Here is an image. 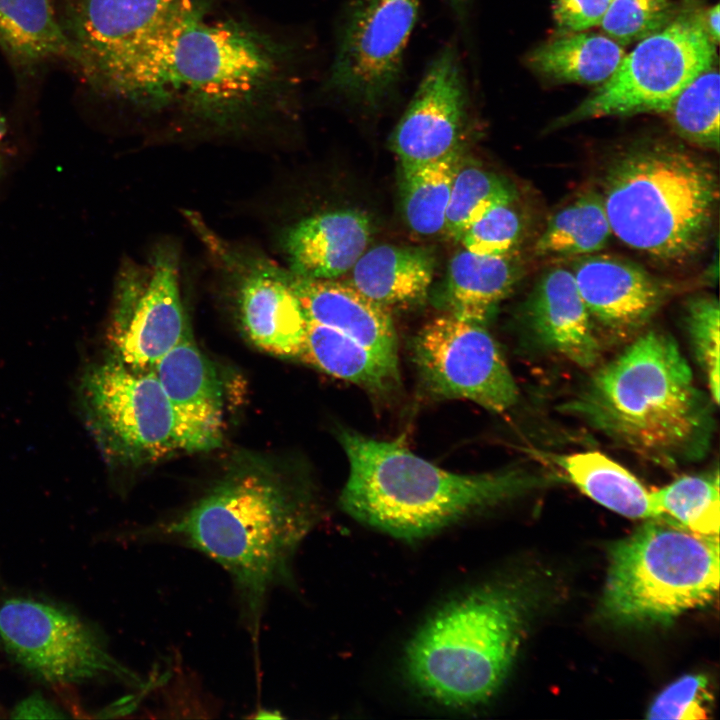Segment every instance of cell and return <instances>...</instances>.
<instances>
[{
	"label": "cell",
	"instance_id": "6da1fadb",
	"mask_svg": "<svg viewBox=\"0 0 720 720\" xmlns=\"http://www.w3.org/2000/svg\"><path fill=\"white\" fill-rule=\"evenodd\" d=\"M318 515L307 487L251 467L229 473L173 517L130 537L189 548L222 567L256 645L267 601L274 590L294 585L296 552Z\"/></svg>",
	"mask_w": 720,
	"mask_h": 720
},
{
	"label": "cell",
	"instance_id": "7a4b0ae2",
	"mask_svg": "<svg viewBox=\"0 0 720 720\" xmlns=\"http://www.w3.org/2000/svg\"><path fill=\"white\" fill-rule=\"evenodd\" d=\"M713 404L696 386L676 340L649 330L601 366L560 410L655 464L675 467L708 453Z\"/></svg>",
	"mask_w": 720,
	"mask_h": 720
},
{
	"label": "cell",
	"instance_id": "3957f363",
	"mask_svg": "<svg viewBox=\"0 0 720 720\" xmlns=\"http://www.w3.org/2000/svg\"><path fill=\"white\" fill-rule=\"evenodd\" d=\"M338 439L349 462L341 507L405 540L431 535L551 480L520 467L454 473L414 454L401 438L377 440L342 428Z\"/></svg>",
	"mask_w": 720,
	"mask_h": 720
},
{
	"label": "cell",
	"instance_id": "277c9868",
	"mask_svg": "<svg viewBox=\"0 0 720 720\" xmlns=\"http://www.w3.org/2000/svg\"><path fill=\"white\" fill-rule=\"evenodd\" d=\"M295 47L234 19L206 20L201 9L168 55L153 109L170 104L225 126L289 101L298 88Z\"/></svg>",
	"mask_w": 720,
	"mask_h": 720
},
{
	"label": "cell",
	"instance_id": "5b68a950",
	"mask_svg": "<svg viewBox=\"0 0 720 720\" xmlns=\"http://www.w3.org/2000/svg\"><path fill=\"white\" fill-rule=\"evenodd\" d=\"M600 193L612 234L654 260L688 262L712 236L717 172L680 144L651 140L622 151L609 163Z\"/></svg>",
	"mask_w": 720,
	"mask_h": 720
},
{
	"label": "cell",
	"instance_id": "8992f818",
	"mask_svg": "<svg viewBox=\"0 0 720 720\" xmlns=\"http://www.w3.org/2000/svg\"><path fill=\"white\" fill-rule=\"evenodd\" d=\"M527 614L518 584L476 587L438 609L410 640L404 668L425 697L451 708L489 700L516 657Z\"/></svg>",
	"mask_w": 720,
	"mask_h": 720
},
{
	"label": "cell",
	"instance_id": "52a82bcc",
	"mask_svg": "<svg viewBox=\"0 0 720 720\" xmlns=\"http://www.w3.org/2000/svg\"><path fill=\"white\" fill-rule=\"evenodd\" d=\"M74 71L97 93L150 108L194 0H56Z\"/></svg>",
	"mask_w": 720,
	"mask_h": 720
},
{
	"label": "cell",
	"instance_id": "ba28073f",
	"mask_svg": "<svg viewBox=\"0 0 720 720\" xmlns=\"http://www.w3.org/2000/svg\"><path fill=\"white\" fill-rule=\"evenodd\" d=\"M646 520L610 550L602 608L620 624H668L718 592L719 537Z\"/></svg>",
	"mask_w": 720,
	"mask_h": 720
},
{
	"label": "cell",
	"instance_id": "9c48e42d",
	"mask_svg": "<svg viewBox=\"0 0 720 720\" xmlns=\"http://www.w3.org/2000/svg\"><path fill=\"white\" fill-rule=\"evenodd\" d=\"M80 399L89 430L114 464H149L209 451L222 442V429L173 404L152 369L137 370L113 356L86 370Z\"/></svg>",
	"mask_w": 720,
	"mask_h": 720
},
{
	"label": "cell",
	"instance_id": "30bf717a",
	"mask_svg": "<svg viewBox=\"0 0 720 720\" xmlns=\"http://www.w3.org/2000/svg\"><path fill=\"white\" fill-rule=\"evenodd\" d=\"M699 11L679 9L663 29L637 42L606 81L548 130L603 117L666 113L681 91L717 59Z\"/></svg>",
	"mask_w": 720,
	"mask_h": 720
},
{
	"label": "cell",
	"instance_id": "8fae6325",
	"mask_svg": "<svg viewBox=\"0 0 720 720\" xmlns=\"http://www.w3.org/2000/svg\"><path fill=\"white\" fill-rule=\"evenodd\" d=\"M419 9L420 0H352L338 27L325 88L371 110L393 100Z\"/></svg>",
	"mask_w": 720,
	"mask_h": 720
},
{
	"label": "cell",
	"instance_id": "7c38bea8",
	"mask_svg": "<svg viewBox=\"0 0 720 720\" xmlns=\"http://www.w3.org/2000/svg\"><path fill=\"white\" fill-rule=\"evenodd\" d=\"M0 642L15 661L51 684L112 677L143 681L117 661L85 623L52 604L25 597L0 601Z\"/></svg>",
	"mask_w": 720,
	"mask_h": 720
},
{
	"label": "cell",
	"instance_id": "4fadbf2b",
	"mask_svg": "<svg viewBox=\"0 0 720 720\" xmlns=\"http://www.w3.org/2000/svg\"><path fill=\"white\" fill-rule=\"evenodd\" d=\"M412 353L422 386L435 398L466 399L495 413L518 400L513 375L484 324L438 316L418 332Z\"/></svg>",
	"mask_w": 720,
	"mask_h": 720
},
{
	"label": "cell",
	"instance_id": "5bb4252c",
	"mask_svg": "<svg viewBox=\"0 0 720 720\" xmlns=\"http://www.w3.org/2000/svg\"><path fill=\"white\" fill-rule=\"evenodd\" d=\"M179 280V256L169 243L158 245L144 264H130L122 272L108 330L114 358L151 370L193 336Z\"/></svg>",
	"mask_w": 720,
	"mask_h": 720
},
{
	"label": "cell",
	"instance_id": "9a60e30c",
	"mask_svg": "<svg viewBox=\"0 0 720 720\" xmlns=\"http://www.w3.org/2000/svg\"><path fill=\"white\" fill-rule=\"evenodd\" d=\"M189 218L227 272L249 341L277 357L299 360L308 320L293 288L292 273L217 237L193 213Z\"/></svg>",
	"mask_w": 720,
	"mask_h": 720
},
{
	"label": "cell",
	"instance_id": "2e32d148",
	"mask_svg": "<svg viewBox=\"0 0 720 720\" xmlns=\"http://www.w3.org/2000/svg\"><path fill=\"white\" fill-rule=\"evenodd\" d=\"M468 88L457 47L444 46L427 65L392 133L401 167L437 160L460 146L468 122Z\"/></svg>",
	"mask_w": 720,
	"mask_h": 720
},
{
	"label": "cell",
	"instance_id": "e0dca14e",
	"mask_svg": "<svg viewBox=\"0 0 720 720\" xmlns=\"http://www.w3.org/2000/svg\"><path fill=\"white\" fill-rule=\"evenodd\" d=\"M572 273L597 333L616 340L637 334L668 296L663 281L618 257H585Z\"/></svg>",
	"mask_w": 720,
	"mask_h": 720
},
{
	"label": "cell",
	"instance_id": "ac0fdd59",
	"mask_svg": "<svg viewBox=\"0 0 720 720\" xmlns=\"http://www.w3.org/2000/svg\"><path fill=\"white\" fill-rule=\"evenodd\" d=\"M371 224L359 210L327 211L302 219L282 239L289 271L306 279H336L366 251Z\"/></svg>",
	"mask_w": 720,
	"mask_h": 720
},
{
	"label": "cell",
	"instance_id": "d6986e66",
	"mask_svg": "<svg viewBox=\"0 0 720 720\" xmlns=\"http://www.w3.org/2000/svg\"><path fill=\"white\" fill-rule=\"evenodd\" d=\"M528 319L547 349L582 368L598 362V333L572 271L556 267L541 276L529 300Z\"/></svg>",
	"mask_w": 720,
	"mask_h": 720
},
{
	"label": "cell",
	"instance_id": "ffe728a7",
	"mask_svg": "<svg viewBox=\"0 0 720 720\" xmlns=\"http://www.w3.org/2000/svg\"><path fill=\"white\" fill-rule=\"evenodd\" d=\"M307 320L335 329L389 360L398 362V342L386 308L348 282L306 279L292 273Z\"/></svg>",
	"mask_w": 720,
	"mask_h": 720
},
{
	"label": "cell",
	"instance_id": "44dd1931",
	"mask_svg": "<svg viewBox=\"0 0 720 720\" xmlns=\"http://www.w3.org/2000/svg\"><path fill=\"white\" fill-rule=\"evenodd\" d=\"M0 50L23 76L51 62L75 68L56 0H0Z\"/></svg>",
	"mask_w": 720,
	"mask_h": 720
},
{
	"label": "cell",
	"instance_id": "7402d4cb",
	"mask_svg": "<svg viewBox=\"0 0 720 720\" xmlns=\"http://www.w3.org/2000/svg\"><path fill=\"white\" fill-rule=\"evenodd\" d=\"M435 265L426 248L382 244L366 249L350 270L348 283L384 307L412 304L427 296Z\"/></svg>",
	"mask_w": 720,
	"mask_h": 720
},
{
	"label": "cell",
	"instance_id": "603a6c76",
	"mask_svg": "<svg viewBox=\"0 0 720 720\" xmlns=\"http://www.w3.org/2000/svg\"><path fill=\"white\" fill-rule=\"evenodd\" d=\"M299 360L377 397L391 395L401 384L398 362L335 329L309 320Z\"/></svg>",
	"mask_w": 720,
	"mask_h": 720
},
{
	"label": "cell",
	"instance_id": "cb8c5ba5",
	"mask_svg": "<svg viewBox=\"0 0 720 720\" xmlns=\"http://www.w3.org/2000/svg\"><path fill=\"white\" fill-rule=\"evenodd\" d=\"M152 370L167 396L182 412L223 430V384L214 364L193 336L167 352Z\"/></svg>",
	"mask_w": 720,
	"mask_h": 720
},
{
	"label": "cell",
	"instance_id": "d4e9b609",
	"mask_svg": "<svg viewBox=\"0 0 720 720\" xmlns=\"http://www.w3.org/2000/svg\"><path fill=\"white\" fill-rule=\"evenodd\" d=\"M505 255H478L464 249L449 264L445 303L449 313L484 324L517 281L518 266Z\"/></svg>",
	"mask_w": 720,
	"mask_h": 720
},
{
	"label": "cell",
	"instance_id": "484cf974",
	"mask_svg": "<svg viewBox=\"0 0 720 720\" xmlns=\"http://www.w3.org/2000/svg\"><path fill=\"white\" fill-rule=\"evenodd\" d=\"M625 54L623 46L605 34L562 33L533 49L527 65L538 75L560 83L600 85L614 73Z\"/></svg>",
	"mask_w": 720,
	"mask_h": 720
},
{
	"label": "cell",
	"instance_id": "4316f807",
	"mask_svg": "<svg viewBox=\"0 0 720 720\" xmlns=\"http://www.w3.org/2000/svg\"><path fill=\"white\" fill-rule=\"evenodd\" d=\"M568 480L605 508L632 519L659 517L650 491L629 470L599 451L553 457Z\"/></svg>",
	"mask_w": 720,
	"mask_h": 720
},
{
	"label": "cell",
	"instance_id": "83f0119b",
	"mask_svg": "<svg viewBox=\"0 0 720 720\" xmlns=\"http://www.w3.org/2000/svg\"><path fill=\"white\" fill-rule=\"evenodd\" d=\"M612 234L600 192L590 190L557 210L534 245L537 256L589 255Z\"/></svg>",
	"mask_w": 720,
	"mask_h": 720
},
{
	"label": "cell",
	"instance_id": "f1b7e54d",
	"mask_svg": "<svg viewBox=\"0 0 720 720\" xmlns=\"http://www.w3.org/2000/svg\"><path fill=\"white\" fill-rule=\"evenodd\" d=\"M460 152L459 146L437 160L401 167L403 212L416 234L443 232L452 182L462 162Z\"/></svg>",
	"mask_w": 720,
	"mask_h": 720
},
{
	"label": "cell",
	"instance_id": "f546056e",
	"mask_svg": "<svg viewBox=\"0 0 720 720\" xmlns=\"http://www.w3.org/2000/svg\"><path fill=\"white\" fill-rule=\"evenodd\" d=\"M659 517H666L684 528L703 535L719 536V472L686 475L657 490L650 491Z\"/></svg>",
	"mask_w": 720,
	"mask_h": 720
},
{
	"label": "cell",
	"instance_id": "4dcf8cb0",
	"mask_svg": "<svg viewBox=\"0 0 720 720\" xmlns=\"http://www.w3.org/2000/svg\"><path fill=\"white\" fill-rule=\"evenodd\" d=\"M719 82L713 65L695 77L665 113L680 138L714 151L719 150Z\"/></svg>",
	"mask_w": 720,
	"mask_h": 720
},
{
	"label": "cell",
	"instance_id": "1f68e13d",
	"mask_svg": "<svg viewBox=\"0 0 720 720\" xmlns=\"http://www.w3.org/2000/svg\"><path fill=\"white\" fill-rule=\"evenodd\" d=\"M516 192L504 178L461 162L452 182L443 232L460 241L464 231L491 207L514 202Z\"/></svg>",
	"mask_w": 720,
	"mask_h": 720
},
{
	"label": "cell",
	"instance_id": "d6a6232c",
	"mask_svg": "<svg viewBox=\"0 0 720 720\" xmlns=\"http://www.w3.org/2000/svg\"><path fill=\"white\" fill-rule=\"evenodd\" d=\"M679 9L670 0H611L599 25L606 36L626 46L663 29Z\"/></svg>",
	"mask_w": 720,
	"mask_h": 720
},
{
	"label": "cell",
	"instance_id": "836d02e7",
	"mask_svg": "<svg viewBox=\"0 0 720 720\" xmlns=\"http://www.w3.org/2000/svg\"><path fill=\"white\" fill-rule=\"evenodd\" d=\"M719 306L713 295H701L692 297L685 311L690 345L716 405L719 403Z\"/></svg>",
	"mask_w": 720,
	"mask_h": 720
},
{
	"label": "cell",
	"instance_id": "e575fe53",
	"mask_svg": "<svg viewBox=\"0 0 720 720\" xmlns=\"http://www.w3.org/2000/svg\"><path fill=\"white\" fill-rule=\"evenodd\" d=\"M522 230V219L513 202L500 203L469 225L460 241L474 254L505 255L516 246Z\"/></svg>",
	"mask_w": 720,
	"mask_h": 720
},
{
	"label": "cell",
	"instance_id": "d590c367",
	"mask_svg": "<svg viewBox=\"0 0 720 720\" xmlns=\"http://www.w3.org/2000/svg\"><path fill=\"white\" fill-rule=\"evenodd\" d=\"M712 697L704 675H685L666 687L648 709L649 719L696 720L708 717Z\"/></svg>",
	"mask_w": 720,
	"mask_h": 720
},
{
	"label": "cell",
	"instance_id": "8d00e7d4",
	"mask_svg": "<svg viewBox=\"0 0 720 720\" xmlns=\"http://www.w3.org/2000/svg\"><path fill=\"white\" fill-rule=\"evenodd\" d=\"M611 0H556L553 18L562 33L587 31L599 25Z\"/></svg>",
	"mask_w": 720,
	"mask_h": 720
},
{
	"label": "cell",
	"instance_id": "74e56055",
	"mask_svg": "<svg viewBox=\"0 0 720 720\" xmlns=\"http://www.w3.org/2000/svg\"><path fill=\"white\" fill-rule=\"evenodd\" d=\"M12 718L56 719L66 717L62 711L40 694L31 695L18 703Z\"/></svg>",
	"mask_w": 720,
	"mask_h": 720
},
{
	"label": "cell",
	"instance_id": "f35d334b",
	"mask_svg": "<svg viewBox=\"0 0 720 720\" xmlns=\"http://www.w3.org/2000/svg\"><path fill=\"white\" fill-rule=\"evenodd\" d=\"M719 4L716 3L699 11L700 21L710 40L717 45L720 38Z\"/></svg>",
	"mask_w": 720,
	"mask_h": 720
},
{
	"label": "cell",
	"instance_id": "ab89813d",
	"mask_svg": "<svg viewBox=\"0 0 720 720\" xmlns=\"http://www.w3.org/2000/svg\"><path fill=\"white\" fill-rule=\"evenodd\" d=\"M447 2L450 7L456 12L465 10L469 4V0H447Z\"/></svg>",
	"mask_w": 720,
	"mask_h": 720
}]
</instances>
